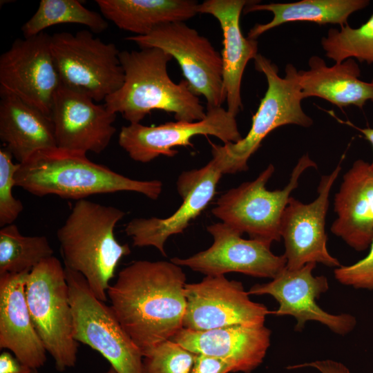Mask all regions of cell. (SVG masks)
I'll return each mask as SVG.
<instances>
[{
  "instance_id": "obj_35",
  "label": "cell",
  "mask_w": 373,
  "mask_h": 373,
  "mask_svg": "<svg viewBox=\"0 0 373 373\" xmlns=\"http://www.w3.org/2000/svg\"><path fill=\"white\" fill-rule=\"evenodd\" d=\"M0 373H38L37 369L18 360L10 352L0 354Z\"/></svg>"
},
{
  "instance_id": "obj_28",
  "label": "cell",
  "mask_w": 373,
  "mask_h": 373,
  "mask_svg": "<svg viewBox=\"0 0 373 373\" xmlns=\"http://www.w3.org/2000/svg\"><path fill=\"white\" fill-rule=\"evenodd\" d=\"M77 23L100 33L108 26L104 17L84 6L77 0H41L33 16L21 27L24 38L37 35L50 26Z\"/></svg>"
},
{
  "instance_id": "obj_33",
  "label": "cell",
  "mask_w": 373,
  "mask_h": 373,
  "mask_svg": "<svg viewBox=\"0 0 373 373\" xmlns=\"http://www.w3.org/2000/svg\"><path fill=\"white\" fill-rule=\"evenodd\" d=\"M233 366L228 362L216 357L196 354L191 373H229Z\"/></svg>"
},
{
  "instance_id": "obj_34",
  "label": "cell",
  "mask_w": 373,
  "mask_h": 373,
  "mask_svg": "<svg viewBox=\"0 0 373 373\" xmlns=\"http://www.w3.org/2000/svg\"><path fill=\"white\" fill-rule=\"evenodd\" d=\"M312 367L321 373H351L343 363L331 359L318 360L309 363L288 366V370Z\"/></svg>"
},
{
  "instance_id": "obj_16",
  "label": "cell",
  "mask_w": 373,
  "mask_h": 373,
  "mask_svg": "<svg viewBox=\"0 0 373 373\" xmlns=\"http://www.w3.org/2000/svg\"><path fill=\"white\" fill-rule=\"evenodd\" d=\"M316 265L311 262L296 270L285 267L270 282L253 285L248 293L274 297L279 306L272 314L294 316L296 331H301L307 321H316L337 334L346 335L354 329L356 319L350 314H329L318 305L316 299L328 290L329 283L325 276L313 275Z\"/></svg>"
},
{
  "instance_id": "obj_8",
  "label": "cell",
  "mask_w": 373,
  "mask_h": 373,
  "mask_svg": "<svg viewBox=\"0 0 373 373\" xmlns=\"http://www.w3.org/2000/svg\"><path fill=\"white\" fill-rule=\"evenodd\" d=\"M50 48L62 86L99 102L122 86L124 73L115 44L82 30L55 33Z\"/></svg>"
},
{
  "instance_id": "obj_3",
  "label": "cell",
  "mask_w": 373,
  "mask_h": 373,
  "mask_svg": "<svg viewBox=\"0 0 373 373\" xmlns=\"http://www.w3.org/2000/svg\"><path fill=\"white\" fill-rule=\"evenodd\" d=\"M15 180L17 186L34 195L77 200L119 191L137 192L156 200L162 191L158 180H133L92 162L86 153L57 147L39 151L19 163Z\"/></svg>"
},
{
  "instance_id": "obj_20",
  "label": "cell",
  "mask_w": 373,
  "mask_h": 373,
  "mask_svg": "<svg viewBox=\"0 0 373 373\" xmlns=\"http://www.w3.org/2000/svg\"><path fill=\"white\" fill-rule=\"evenodd\" d=\"M336 218L330 230L357 251L373 240V170L370 164L356 160L343 175L334 201Z\"/></svg>"
},
{
  "instance_id": "obj_9",
  "label": "cell",
  "mask_w": 373,
  "mask_h": 373,
  "mask_svg": "<svg viewBox=\"0 0 373 373\" xmlns=\"http://www.w3.org/2000/svg\"><path fill=\"white\" fill-rule=\"evenodd\" d=\"M64 268L75 340L101 354L117 373H144L143 354L111 306L93 294L81 274Z\"/></svg>"
},
{
  "instance_id": "obj_19",
  "label": "cell",
  "mask_w": 373,
  "mask_h": 373,
  "mask_svg": "<svg viewBox=\"0 0 373 373\" xmlns=\"http://www.w3.org/2000/svg\"><path fill=\"white\" fill-rule=\"evenodd\" d=\"M271 334L265 325H235L201 332L182 328L171 340L195 354L228 362L233 372L250 373L262 363Z\"/></svg>"
},
{
  "instance_id": "obj_11",
  "label": "cell",
  "mask_w": 373,
  "mask_h": 373,
  "mask_svg": "<svg viewBox=\"0 0 373 373\" xmlns=\"http://www.w3.org/2000/svg\"><path fill=\"white\" fill-rule=\"evenodd\" d=\"M50 37L43 32L17 39L0 56V93L15 95L50 117L61 86Z\"/></svg>"
},
{
  "instance_id": "obj_22",
  "label": "cell",
  "mask_w": 373,
  "mask_h": 373,
  "mask_svg": "<svg viewBox=\"0 0 373 373\" xmlns=\"http://www.w3.org/2000/svg\"><path fill=\"white\" fill-rule=\"evenodd\" d=\"M28 274L0 275V348L38 369L45 364L47 352L35 331L26 301Z\"/></svg>"
},
{
  "instance_id": "obj_2",
  "label": "cell",
  "mask_w": 373,
  "mask_h": 373,
  "mask_svg": "<svg viewBox=\"0 0 373 373\" xmlns=\"http://www.w3.org/2000/svg\"><path fill=\"white\" fill-rule=\"evenodd\" d=\"M124 73L122 86L107 97L106 108L120 113L130 124L140 123L151 111L173 113L177 121L195 122L204 119L207 111L186 80L176 84L167 72L173 58L156 48L123 50L119 54Z\"/></svg>"
},
{
  "instance_id": "obj_10",
  "label": "cell",
  "mask_w": 373,
  "mask_h": 373,
  "mask_svg": "<svg viewBox=\"0 0 373 373\" xmlns=\"http://www.w3.org/2000/svg\"><path fill=\"white\" fill-rule=\"evenodd\" d=\"M126 39L141 49L156 48L171 55L180 66L191 90L205 98L207 109L220 107L226 101L221 55L207 38L184 22L164 24L146 35L129 36Z\"/></svg>"
},
{
  "instance_id": "obj_30",
  "label": "cell",
  "mask_w": 373,
  "mask_h": 373,
  "mask_svg": "<svg viewBox=\"0 0 373 373\" xmlns=\"http://www.w3.org/2000/svg\"><path fill=\"white\" fill-rule=\"evenodd\" d=\"M196 354L173 340L166 341L143 356L144 373H191Z\"/></svg>"
},
{
  "instance_id": "obj_21",
  "label": "cell",
  "mask_w": 373,
  "mask_h": 373,
  "mask_svg": "<svg viewBox=\"0 0 373 373\" xmlns=\"http://www.w3.org/2000/svg\"><path fill=\"white\" fill-rule=\"evenodd\" d=\"M252 1L206 0L199 3L198 13L213 16L219 22L223 36L221 56L227 110L234 115L242 108L241 82L247 63L258 55V41L244 37L240 17L244 8Z\"/></svg>"
},
{
  "instance_id": "obj_15",
  "label": "cell",
  "mask_w": 373,
  "mask_h": 373,
  "mask_svg": "<svg viewBox=\"0 0 373 373\" xmlns=\"http://www.w3.org/2000/svg\"><path fill=\"white\" fill-rule=\"evenodd\" d=\"M207 229L213 238L208 249L186 258L175 257L171 261L205 276L238 272L273 279L286 267L285 256L273 254L270 245L245 239L222 222L211 224Z\"/></svg>"
},
{
  "instance_id": "obj_4",
  "label": "cell",
  "mask_w": 373,
  "mask_h": 373,
  "mask_svg": "<svg viewBox=\"0 0 373 373\" xmlns=\"http://www.w3.org/2000/svg\"><path fill=\"white\" fill-rule=\"evenodd\" d=\"M125 215L115 207L79 200L57 231L64 267L81 274L93 294L104 302L119 261L131 252L114 233Z\"/></svg>"
},
{
  "instance_id": "obj_18",
  "label": "cell",
  "mask_w": 373,
  "mask_h": 373,
  "mask_svg": "<svg viewBox=\"0 0 373 373\" xmlns=\"http://www.w3.org/2000/svg\"><path fill=\"white\" fill-rule=\"evenodd\" d=\"M117 114L104 104L61 85L52 103L50 118L57 147L87 153H101L116 132Z\"/></svg>"
},
{
  "instance_id": "obj_25",
  "label": "cell",
  "mask_w": 373,
  "mask_h": 373,
  "mask_svg": "<svg viewBox=\"0 0 373 373\" xmlns=\"http://www.w3.org/2000/svg\"><path fill=\"white\" fill-rule=\"evenodd\" d=\"M103 17L119 28L146 35L155 28L184 22L198 13L193 0H97Z\"/></svg>"
},
{
  "instance_id": "obj_32",
  "label": "cell",
  "mask_w": 373,
  "mask_h": 373,
  "mask_svg": "<svg viewBox=\"0 0 373 373\" xmlns=\"http://www.w3.org/2000/svg\"><path fill=\"white\" fill-rule=\"evenodd\" d=\"M334 274L344 285L373 291V240L365 257L352 265L336 267Z\"/></svg>"
},
{
  "instance_id": "obj_14",
  "label": "cell",
  "mask_w": 373,
  "mask_h": 373,
  "mask_svg": "<svg viewBox=\"0 0 373 373\" xmlns=\"http://www.w3.org/2000/svg\"><path fill=\"white\" fill-rule=\"evenodd\" d=\"M341 171L339 163L330 173L321 176L318 195L312 202L303 203L290 197L280 224L287 269L296 270L311 262L331 267L341 265L327 249L325 232L329 197Z\"/></svg>"
},
{
  "instance_id": "obj_36",
  "label": "cell",
  "mask_w": 373,
  "mask_h": 373,
  "mask_svg": "<svg viewBox=\"0 0 373 373\" xmlns=\"http://www.w3.org/2000/svg\"><path fill=\"white\" fill-rule=\"evenodd\" d=\"M346 124H349L350 125L355 127L357 130H358L365 137V138L369 141V142L371 144L372 149H373V128H358L355 126H354L352 123L350 122H345ZM370 166L372 169L373 170V160L372 163H370Z\"/></svg>"
},
{
  "instance_id": "obj_12",
  "label": "cell",
  "mask_w": 373,
  "mask_h": 373,
  "mask_svg": "<svg viewBox=\"0 0 373 373\" xmlns=\"http://www.w3.org/2000/svg\"><path fill=\"white\" fill-rule=\"evenodd\" d=\"M184 329L206 331L235 325H265L272 314L261 303L252 301L241 282L224 275L206 276L201 281L186 283Z\"/></svg>"
},
{
  "instance_id": "obj_17",
  "label": "cell",
  "mask_w": 373,
  "mask_h": 373,
  "mask_svg": "<svg viewBox=\"0 0 373 373\" xmlns=\"http://www.w3.org/2000/svg\"><path fill=\"white\" fill-rule=\"evenodd\" d=\"M224 175L220 162L212 159L203 167L182 172L177 181V189L183 202L165 218H138L128 222L126 234L134 247H154L166 256L167 239L182 233L190 222L197 218L213 198L218 183Z\"/></svg>"
},
{
  "instance_id": "obj_26",
  "label": "cell",
  "mask_w": 373,
  "mask_h": 373,
  "mask_svg": "<svg viewBox=\"0 0 373 373\" xmlns=\"http://www.w3.org/2000/svg\"><path fill=\"white\" fill-rule=\"evenodd\" d=\"M252 1L243 9L244 14L256 11H269L272 19L266 23H256L250 29L247 38L255 39L261 35L289 22L309 21L319 25L348 24L354 12L365 8L369 0H302L291 3H260Z\"/></svg>"
},
{
  "instance_id": "obj_5",
  "label": "cell",
  "mask_w": 373,
  "mask_h": 373,
  "mask_svg": "<svg viewBox=\"0 0 373 373\" xmlns=\"http://www.w3.org/2000/svg\"><path fill=\"white\" fill-rule=\"evenodd\" d=\"M254 60L255 68L266 77L267 88L247 135L236 143L211 144L212 157L220 162L224 175L247 171L251 156L276 128L289 124L309 127L314 122L302 108L304 98L296 68L287 64L281 77L278 66L270 59L258 53Z\"/></svg>"
},
{
  "instance_id": "obj_13",
  "label": "cell",
  "mask_w": 373,
  "mask_h": 373,
  "mask_svg": "<svg viewBox=\"0 0 373 373\" xmlns=\"http://www.w3.org/2000/svg\"><path fill=\"white\" fill-rule=\"evenodd\" d=\"M200 135L215 136L224 144L236 143L242 138L236 116L220 106L207 109L205 117L199 121L124 126L118 144L132 160L147 163L160 155L175 156L178 151L174 147H193L191 139Z\"/></svg>"
},
{
  "instance_id": "obj_6",
  "label": "cell",
  "mask_w": 373,
  "mask_h": 373,
  "mask_svg": "<svg viewBox=\"0 0 373 373\" xmlns=\"http://www.w3.org/2000/svg\"><path fill=\"white\" fill-rule=\"evenodd\" d=\"M317 168L307 153L293 168L287 184L283 189L267 190L266 184L274 173L269 164L254 180L224 193L216 201L212 214L230 228L251 239L268 245L280 241L281 219L291 193L307 169Z\"/></svg>"
},
{
  "instance_id": "obj_1",
  "label": "cell",
  "mask_w": 373,
  "mask_h": 373,
  "mask_svg": "<svg viewBox=\"0 0 373 373\" xmlns=\"http://www.w3.org/2000/svg\"><path fill=\"white\" fill-rule=\"evenodd\" d=\"M186 280L171 260H137L110 285V306L143 356L183 328Z\"/></svg>"
},
{
  "instance_id": "obj_24",
  "label": "cell",
  "mask_w": 373,
  "mask_h": 373,
  "mask_svg": "<svg viewBox=\"0 0 373 373\" xmlns=\"http://www.w3.org/2000/svg\"><path fill=\"white\" fill-rule=\"evenodd\" d=\"M0 95V139L18 163L39 151L57 147L49 116L15 95Z\"/></svg>"
},
{
  "instance_id": "obj_23",
  "label": "cell",
  "mask_w": 373,
  "mask_h": 373,
  "mask_svg": "<svg viewBox=\"0 0 373 373\" xmlns=\"http://www.w3.org/2000/svg\"><path fill=\"white\" fill-rule=\"evenodd\" d=\"M308 70H298L303 98L317 97L343 108L356 106L362 108L367 101L373 102V78L359 79L361 70L354 59L328 66L317 55L308 61Z\"/></svg>"
},
{
  "instance_id": "obj_31",
  "label": "cell",
  "mask_w": 373,
  "mask_h": 373,
  "mask_svg": "<svg viewBox=\"0 0 373 373\" xmlns=\"http://www.w3.org/2000/svg\"><path fill=\"white\" fill-rule=\"evenodd\" d=\"M13 156L5 146L0 149V226L13 224L23 209L21 202L12 195L16 186L15 175L19 163L15 164Z\"/></svg>"
},
{
  "instance_id": "obj_27",
  "label": "cell",
  "mask_w": 373,
  "mask_h": 373,
  "mask_svg": "<svg viewBox=\"0 0 373 373\" xmlns=\"http://www.w3.org/2000/svg\"><path fill=\"white\" fill-rule=\"evenodd\" d=\"M53 254L44 236H23L14 223L0 229V275L29 273Z\"/></svg>"
},
{
  "instance_id": "obj_37",
  "label": "cell",
  "mask_w": 373,
  "mask_h": 373,
  "mask_svg": "<svg viewBox=\"0 0 373 373\" xmlns=\"http://www.w3.org/2000/svg\"><path fill=\"white\" fill-rule=\"evenodd\" d=\"M102 373H117L115 370L114 368H113L111 366L108 368V370H106V372H102Z\"/></svg>"
},
{
  "instance_id": "obj_29",
  "label": "cell",
  "mask_w": 373,
  "mask_h": 373,
  "mask_svg": "<svg viewBox=\"0 0 373 373\" xmlns=\"http://www.w3.org/2000/svg\"><path fill=\"white\" fill-rule=\"evenodd\" d=\"M321 44L326 57L336 64L354 59L373 64V14L358 28H330Z\"/></svg>"
},
{
  "instance_id": "obj_7",
  "label": "cell",
  "mask_w": 373,
  "mask_h": 373,
  "mask_svg": "<svg viewBox=\"0 0 373 373\" xmlns=\"http://www.w3.org/2000/svg\"><path fill=\"white\" fill-rule=\"evenodd\" d=\"M32 322L57 371L75 365L78 342L73 337V318L65 268L52 256L28 274L25 285Z\"/></svg>"
}]
</instances>
